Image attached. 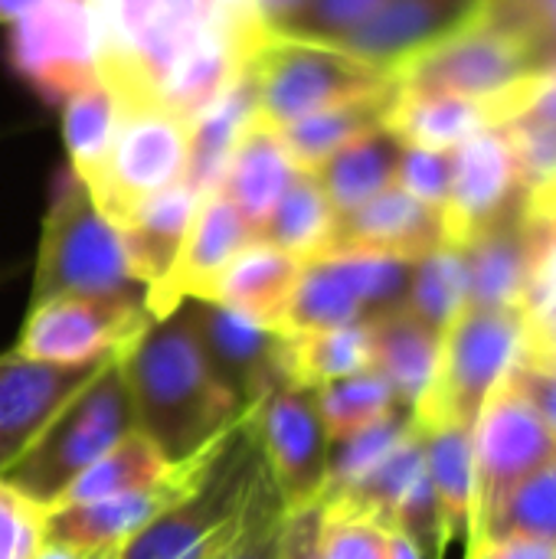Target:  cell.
Wrapping results in <instances>:
<instances>
[{"label":"cell","instance_id":"obj_31","mask_svg":"<svg viewBox=\"0 0 556 559\" xmlns=\"http://www.w3.org/2000/svg\"><path fill=\"white\" fill-rule=\"evenodd\" d=\"M282 364L285 383L321 390L334 380L374 370V344L367 321L282 334Z\"/></svg>","mask_w":556,"mask_h":559},{"label":"cell","instance_id":"obj_38","mask_svg":"<svg viewBox=\"0 0 556 559\" xmlns=\"http://www.w3.org/2000/svg\"><path fill=\"white\" fill-rule=\"evenodd\" d=\"M315 400H318V416H321V426H324L331 445L387 419L390 413L403 409L397 403L393 386L377 370H364V373L334 380V383L315 390Z\"/></svg>","mask_w":556,"mask_h":559},{"label":"cell","instance_id":"obj_13","mask_svg":"<svg viewBox=\"0 0 556 559\" xmlns=\"http://www.w3.org/2000/svg\"><path fill=\"white\" fill-rule=\"evenodd\" d=\"M475 455V511L472 524L482 521L518 481L556 459V439L531 396L508 380L488 396L472 426ZM469 524V527H472Z\"/></svg>","mask_w":556,"mask_h":559},{"label":"cell","instance_id":"obj_17","mask_svg":"<svg viewBox=\"0 0 556 559\" xmlns=\"http://www.w3.org/2000/svg\"><path fill=\"white\" fill-rule=\"evenodd\" d=\"M213 449L203 452L197 462L177 468L170 478L151 485V488L128 491V495L105 498V501H92V504L43 511V540L72 547V550H82L92 557L108 554V550H121L141 527H147L164 508H170L180 495H187L193 488V481L206 468Z\"/></svg>","mask_w":556,"mask_h":559},{"label":"cell","instance_id":"obj_35","mask_svg":"<svg viewBox=\"0 0 556 559\" xmlns=\"http://www.w3.org/2000/svg\"><path fill=\"white\" fill-rule=\"evenodd\" d=\"M495 540H534L556 547V459L518 481L482 521L469 527V547Z\"/></svg>","mask_w":556,"mask_h":559},{"label":"cell","instance_id":"obj_1","mask_svg":"<svg viewBox=\"0 0 556 559\" xmlns=\"http://www.w3.org/2000/svg\"><path fill=\"white\" fill-rule=\"evenodd\" d=\"M138 429L184 468L210 452L239 419L236 396L206 360L190 305L151 321L121 354Z\"/></svg>","mask_w":556,"mask_h":559},{"label":"cell","instance_id":"obj_2","mask_svg":"<svg viewBox=\"0 0 556 559\" xmlns=\"http://www.w3.org/2000/svg\"><path fill=\"white\" fill-rule=\"evenodd\" d=\"M88 10L95 69L121 108L157 105L167 79L203 39L220 29L236 33L197 0H88ZM236 36L262 49V43Z\"/></svg>","mask_w":556,"mask_h":559},{"label":"cell","instance_id":"obj_5","mask_svg":"<svg viewBox=\"0 0 556 559\" xmlns=\"http://www.w3.org/2000/svg\"><path fill=\"white\" fill-rule=\"evenodd\" d=\"M49 298H144L128 269L118 226L98 213L69 167L52 180L29 305Z\"/></svg>","mask_w":556,"mask_h":559},{"label":"cell","instance_id":"obj_20","mask_svg":"<svg viewBox=\"0 0 556 559\" xmlns=\"http://www.w3.org/2000/svg\"><path fill=\"white\" fill-rule=\"evenodd\" d=\"M105 360L72 367L33 360L20 350L0 354V468L36 439V432L95 377Z\"/></svg>","mask_w":556,"mask_h":559},{"label":"cell","instance_id":"obj_46","mask_svg":"<svg viewBox=\"0 0 556 559\" xmlns=\"http://www.w3.org/2000/svg\"><path fill=\"white\" fill-rule=\"evenodd\" d=\"M43 544V511L0 481V559H33Z\"/></svg>","mask_w":556,"mask_h":559},{"label":"cell","instance_id":"obj_33","mask_svg":"<svg viewBox=\"0 0 556 559\" xmlns=\"http://www.w3.org/2000/svg\"><path fill=\"white\" fill-rule=\"evenodd\" d=\"M177 468L161 455V449L141 432H128L115 449H108L98 462H92L59 498L52 508H75V504H92L105 498H118L128 491L151 488L164 478H170ZM46 508V511H52Z\"/></svg>","mask_w":556,"mask_h":559},{"label":"cell","instance_id":"obj_11","mask_svg":"<svg viewBox=\"0 0 556 559\" xmlns=\"http://www.w3.org/2000/svg\"><path fill=\"white\" fill-rule=\"evenodd\" d=\"M390 79L397 92L410 95H456L498 105L528 79V66L518 39L478 16L462 33L397 66Z\"/></svg>","mask_w":556,"mask_h":559},{"label":"cell","instance_id":"obj_8","mask_svg":"<svg viewBox=\"0 0 556 559\" xmlns=\"http://www.w3.org/2000/svg\"><path fill=\"white\" fill-rule=\"evenodd\" d=\"M187 141L190 128L161 105L121 108L111 151L95 180L85 187L98 213L121 226L151 197L180 183Z\"/></svg>","mask_w":556,"mask_h":559},{"label":"cell","instance_id":"obj_9","mask_svg":"<svg viewBox=\"0 0 556 559\" xmlns=\"http://www.w3.org/2000/svg\"><path fill=\"white\" fill-rule=\"evenodd\" d=\"M413 262L393 255L341 252L305 262L279 334L360 324L403 308Z\"/></svg>","mask_w":556,"mask_h":559},{"label":"cell","instance_id":"obj_53","mask_svg":"<svg viewBox=\"0 0 556 559\" xmlns=\"http://www.w3.org/2000/svg\"><path fill=\"white\" fill-rule=\"evenodd\" d=\"M33 559H92V554H82V550H72V547H62V544H49L43 540L39 550L33 554Z\"/></svg>","mask_w":556,"mask_h":559},{"label":"cell","instance_id":"obj_45","mask_svg":"<svg viewBox=\"0 0 556 559\" xmlns=\"http://www.w3.org/2000/svg\"><path fill=\"white\" fill-rule=\"evenodd\" d=\"M505 128H556V72L531 75L498 102Z\"/></svg>","mask_w":556,"mask_h":559},{"label":"cell","instance_id":"obj_52","mask_svg":"<svg viewBox=\"0 0 556 559\" xmlns=\"http://www.w3.org/2000/svg\"><path fill=\"white\" fill-rule=\"evenodd\" d=\"M387 554L390 559H426L403 531H393V527H387Z\"/></svg>","mask_w":556,"mask_h":559},{"label":"cell","instance_id":"obj_43","mask_svg":"<svg viewBox=\"0 0 556 559\" xmlns=\"http://www.w3.org/2000/svg\"><path fill=\"white\" fill-rule=\"evenodd\" d=\"M488 23L511 33L524 52L528 79L556 72V0H531L518 13L485 16Z\"/></svg>","mask_w":556,"mask_h":559},{"label":"cell","instance_id":"obj_29","mask_svg":"<svg viewBox=\"0 0 556 559\" xmlns=\"http://www.w3.org/2000/svg\"><path fill=\"white\" fill-rule=\"evenodd\" d=\"M393 85L377 92V95H364V98H351L331 108H321L315 115H305L292 124L279 128V138L292 157V164L298 170H318L328 157H334L341 147H347L351 141L377 131L387 124V111L393 105Z\"/></svg>","mask_w":556,"mask_h":559},{"label":"cell","instance_id":"obj_55","mask_svg":"<svg viewBox=\"0 0 556 559\" xmlns=\"http://www.w3.org/2000/svg\"><path fill=\"white\" fill-rule=\"evenodd\" d=\"M531 0H485V10L482 16H508V13H518L521 7H528Z\"/></svg>","mask_w":556,"mask_h":559},{"label":"cell","instance_id":"obj_47","mask_svg":"<svg viewBox=\"0 0 556 559\" xmlns=\"http://www.w3.org/2000/svg\"><path fill=\"white\" fill-rule=\"evenodd\" d=\"M511 377L531 396V403L537 406V413L544 416L547 429L556 439V364H541V360L521 357L518 367L511 370Z\"/></svg>","mask_w":556,"mask_h":559},{"label":"cell","instance_id":"obj_27","mask_svg":"<svg viewBox=\"0 0 556 559\" xmlns=\"http://www.w3.org/2000/svg\"><path fill=\"white\" fill-rule=\"evenodd\" d=\"M256 118V85L252 72L246 69L193 124L187 141V164H184V183L197 197L220 193L229 154L246 131V124Z\"/></svg>","mask_w":556,"mask_h":559},{"label":"cell","instance_id":"obj_48","mask_svg":"<svg viewBox=\"0 0 556 559\" xmlns=\"http://www.w3.org/2000/svg\"><path fill=\"white\" fill-rule=\"evenodd\" d=\"M318 531H321V504L288 511L285 557L282 559H321V554H318Z\"/></svg>","mask_w":556,"mask_h":559},{"label":"cell","instance_id":"obj_24","mask_svg":"<svg viewBox=\"0 0 556 559\" xmlns=\"http://www.w3.org/2000/svg\"><path fill=\"white\" fill-rule=\"evenodd\" d=\"M295 174H298V167L292 164L282 138H279V128L262 121L256 111V118L246 124V131L239 134V141L229 154L220 193L239 210V216L249 223L252 236H259V229L279 206V200L288 190V183L295 180Z\"/></svg>","mask_w":556,"mask_h":559},{"label":"cell","instance_id":"obj_37","mask_svg":"<svg viewBox=\"0 0 556 559\" xmlns=\"http://www.w3.org/2000/svg\"><path fill=\"white\" fill-rule=\"evenodd\" d=\"M403 308L436 331H446L469 308V265L462 246L446 242L413 262Z\"/></svg>","mask_w":556,"mask_h":559},{"label":"cell","instance_id":"obj_16","mask_svg":"<svg viewBox=\"0 0 556 559\" xmlns=\"http://www.w3.org/2000/svg\"><path fill=\"white\" fill-rule=\"evenodd\" d=\"M210 367L242 416L285 383L282 334L216 301H187Z\"/></svg>","mask_w":556,"mask_h":559},{"label":"cell","instance_id":"obj_21","mask_svg":"<svg viewBox=\"0 0 556 559\" xmlns=\"http://www.w3.org/2000/svg\"><path fill=\"white\" fill-rule=\"evenodd\" d=\"M547 223L528 216V203L472 236L462 252L469 265V305L524 308L547 239Z\"/></svg>","mask_w":556,"mask_h":559},{"label":"cell","instance_id":"obj_40","mask_svg":"<svg viewBox=\"0 0 556 559\" xmlns=\"http://www.w3.org/2000/svg\"><path fill=\"white\" fill-rule=\"evenodd\" d=\"M285 524H288V508L282 504L262 462V475L256 478V488L242 514V527L226 559H282L285 557Z\"/></svg>","mask_w":556,"mask_h":559},{"label":"cell","instance_id":"obj_41","mask_svg":"<svg viewBox=\"0 0 556 559\" xmlns=\"http://www.w3.org/2000/svg\"><path fill=\"white\" fill-rule=\"evenodd\" d=\"M318 554L321 559H390L387 527L367 514L338 504H321Z\"/></svg>","mask_w":556,"mask_h":559},{"label":"cell","instance_id":"obj_50","mask_svg":"<svg viewBox=\"0 0 556 559\" xmlns=\"http://www.w3.org/2000/svg\"><path fill=\"white\" fill-rule=\"evenodd\" d=\"M469 559H556V547L534 540H495L469 547Z\"/></svg>","mask_w":556,"mask_h":559},{"label":"cell","instance_id":"obj_25","mask_svg":"<svg viewBox=\"0 0 556 559\" xmlns=\"http://www.w3.org/2000/svg\"><path fill=\"white\" fill-rule=\"evenodd\" d=\"M301 272H305L301 259L256 239L229 262V269L220 275L206 301L226 305L272 331H282Z\"/></svg>","mask_w":556,"mask_h":559},{"label":"cell","instance_id":"obj_39","mask_svg":"<svg viewBox=\"0 0 556 559\" xmlns=\"http://www.w3.org/2000/svg\"><path fill=\"white\" fill-rule=\"evenodd\" d=\"M413 429H416L413 413L397 409L387 419H380V423H374V426H367V429H360V432H354V436H347L341 442H334L331 452H328V485H324L321 501L331 498V495H341V491L354 488L360 478H367Z\"/></svg>","mask_w":556,"mask_h":559},{"label":"cell","instance_id":"obj_10","mask_svg":"<svg viewBox=\"0 0 556 559\" xmlns=\"http://www.w3.org/2000/svg\"><path fill=\"white\" fill-rule=\"evenodd\" d=\"M7 69L49 108L98 82L88 0H43L10 23Z\"/></svg>","mask_w":556,"mask_h":559},{"label":"cell","instance_id":"obj_14","mask_svg":"<svg viewBox=\"0 0 556 559\" xmlns=\"http://www.w3.org/2000/svg\"><path fill=\"white\" fill-rule=\"evenodd\" d=\"M151 321L144 298H49L29 305L13 350L49 364H98L125 354Z\"/></svg>","mask_w":556,"mask_h":559},{"label":"cell","instance_id":"obj_6","mask_svg":"<svg viewBox=\"0 0 556 559\" xmlns=\"http://www.w3.org/2000/svg\"><path fill=\"white\" fill-rule=\"evenodd\" d=\"M528 311L524 308H478L469 305L446 331L439 370L413 409L419 429L429 426H475L488 396L508 380L524 357Z\"/></svg>","mask_w":556,"mask_h":559},{"label":"cell","instance_id":"obj_49","mask_svg":"<svg viewBox=\"0 0 556 559\" xmlns=\"http://www.w3.org/2000/svg\"><path fill=\"white\" fill-rule=\"evenodd\" d=\"M206 13L220 16L223 23H229L236 33L249 36L252 43H265L269 39V29L256 10V0H197Z\"/></svg>","mask_w":556,"mask_h":559},{"label":"cell","instance_id":"obj_26","mask_svg":"<svg viewBox=\"0 0 556 559\" xmlns=\"http://www.w3.org/2000/svg\"><path fill=\"white\" fill-rule=\"evenodd\" d=\"M367 328L374 344V370L393 386L397 403L413 413L436 380L442 331L423 324L406 308L377 314L367 321Z\"/></svg>","mask_w":556,"mask_h":559},{"label":"cell","instance_id":"obj_30","mask_svg":"<svg viewBox=\"0 0 556 559\" xmlns=\"http://www.w3.org/2000/svg\"><path fill=\"white\" fill-rule=\"evenodd\" d=\"M403 141L383 124L347 147H341L334 157H328L315 174L324 197L331 200L334 213H351L374 200L377 193L397 187V167H400Z\"/></svg>","mask_w":556,"mask_h":559},{"label":"cell","instance_id":"obj_3","mask_svg":"<svg viewBox=\"0 0 556 559\" xmlns=\"http://www.w3.org/2000/svg\"><path fill=\"white\" fill-rule=\"evenodd\" d=\"M134 429L138 419L128 377L121 354H115L36 432V439L10 465L0 468V481L46 511L92 462H98Z\"/></svg>","mask_w":556,"mask_h":559},{"label":"cell","instance_id":"obj_42","mask_svg":"<svg viewBox=\"0 0 556 559\" xmlns=\"http://www.w3.org/2000/svg\"><path fill=\"white\" fill-rule=\"evenodd\" d=\"M383 0H308L279 33L288 39H308V43H341L347 33H354L360 23H367Z\"/></svg>","mask_w":556,"mask_h":559},{"label":"cell","instance_id":"obj_22","mask_svg":"<svg viewBox=\"0 0 556 559\" xmlns=\"http://www.w3.org/2000/svg\"><path fill=\"white\" fill-rule=\"evenodd\" d=\"M439 246H446L442 213L419 203L406 190L390 187L374 200H367L364 206L338 216L324 255L367 252V255H393V259L416 262Z\"/></svg>","mask_w":556,"mask_h":559},{"label":"cell","instance_id":"obj_54","mask_svg":"<svg viewBox=\"0 0 556 559\" xmlns=\"http://www.w3.org/2000/svg\"><path fill=\"white\" fill-rule=\"evenodd\" d=\"M36 3H43V0H0V23H16L20 16H26Z\"/></svg>","mask_w":556,"mask_h":559},{"label":"cell","instance_id":"obj_51","mask_svg":"<svg viewBox=\"0 0 556 559\" xmlns=\"http://www.w3.org/2000/svg\"><path fill=\"white\" fill-rule=\"evenodd\" d=\"M308 0H256V10L269 33H279Z\"/></svg>","mask_w":556,"mask_h":559},{"label":"cell","instance_id":"obj_44","mask_svg":"<svg viewBox=\"0 0 556 559\" xmlns=\"http://www.w3.org/2000/svg\"><path fill=\"white\" fill-rule=\"evenodd\" d=\"M397 187L442 213L446 200H449V187H452V151L403 144L400 167H397Z\"/></svg>","mask_w":556,"mask_h":559},{"label":"cell","instance_id":"obj_32","mask_svg":"<svg viewBox=\"0 0 556 559\" xmlns=\"http://www.w3.org/2000/svg\"><path fill=\"white\" fill-rule=\"evenodd\" d=\"M423 432L426 475L436 495L442 547L459 534H469L475 511V455H472V429L469 426H429Z\"/></svg>","mask_w":556,"mask_h":559},{"label":"cell","instance_id":"obj_28","mask_svg":"<svg viewBox=\"0 0 556 559\" xmlns=\"http://www.w3.org/2000/svg\"><path fill=\"white\" fill-rule=\"evenodd\" d=\"M498 124L495 102H472L456 95H410L393 92L387 128L410 147L456 151L472 134Z\"/></svg>","mask_w":556,"mask_h":559},{"label":"cell","instance_id":"obj_56","mask_svg":"<svg viewBox=\"0 0 556 559\" xmlns=\"http://www.w3.org/2000/svg\"><path fill=\"white\" fill-rule=\"evenodd\" d=\"M92 559H118V550H108V554H95Z\"/></svg>","mask_w":556,"mask_h":559},{"label":"cell","instance_id":"obj_57","mask_svg":"<svg viewBox=\"0 0 556 559\" xmlns=\"http://www.w3.org/2000/svg\"><path fill=\"white\" fill-rule=\"evenodd\" d=\"M220 559H226V557H220Z\"/></svg>","mask_w":556,"mask_h":559},{"label":"cell","instance_id":"obj_18","mask_svg":"<svg viewBox=\"0 0 556 559\" xmlns=\"http://www.w3.org/2000/svg\"><path fill=\"white\" fill-rule=\"evenodd\" d=\"M249 242H256V236L239 210L223 193H210L197 210V219L170 275L164 278V285L144 295L147 314L161 321L174 314L184 301H206L220 275Z\"/></svg>","mask_w":556,"mask_h":559},{"label":"cell","instance_id":"obj_12","mask_svg":"<svg viewBox=\"0 0 556 559\" xmlns=\"http://www.w3.org/2000/svg\"><path fill=\"white\" fill-rule=\"evenodd\" d=\"M246 416L282 504L288 511L321 504L331 442L318 416L315 390L282 383Z\"/></svg>","mask_w":556,"mask_h":559},{"label":"cell","instance_id":"obj_19","mask_svg":"<svg viewBox=\"0 0 556 559\" xmlns=\"http://www.w3.org/2000/svg\"><path fill=\"white\" fill-rule=\"evenodd\" d=\"M485 10V0H383V7L347 33L338 49L393 72L416 52L462 33Z\"/></svg>","mask_w":556,"mask_h":559},{"label":"cell","instance_id":"obj_7","mask_svg":"<svg viewBox=\"0 0 556 559\" xmlns=\"http://www.w3.org/2000/svg\"><path fill=\"white\" fill-rule=\"evenodd\" d=\"M249 72L256 85V111L272 128L393 85L390 72L338 46L272 33L252 56Z\"/></svg>","mask_w":556,"mask_h":559},{"label":"cell","instance_id":"obj_4","mask_svg":"<svg viewBox=\"0 0 556 559\" xmlns=\"http://www.w3.org/2000/svg\"><path fill=\"white\" fill-rule=\"evenodd\" d=\"M262 452L249 416H242L213 449L206 468L187 495L141 527L118 559H220L229 554L256 478Z\"/></svg>","mask_w":556,"mask_h":559},{"label":"cell","instance_id":"obj_23","mask_svg":"<svg viewBox=\"0 0 556 559\" xmlns=\"http://www.w3.org/2000/svg\"><path fill=\"white\" fill-rule=\"evenodd\" d=\"M203 197H197L184 180L167 187L164 193L151 197L144 206H138L121 226V246L128 255V269L134 275V282L147 292H154L157 285H164V278L170 275L184 239L197 219Z\"/></svg>","mask_w":556,"mask_h":559},{"label":"cell","instance_id":"obj_34","mask_svg":"<svg viewBox=\"0 0 556 559\" xmlns=\"http://www.w3.org/2000/svg\"><path fill=\"white\" fill-rule=\"evenodd\" d=\"M334 223H338V213L331 200L324 197L321 183L315 180V174L298 170L256 239L301 262H315L328 252Z\"/></svg>","mask_w":556,"mask_h":559},{"label":"cell","instance_id":"obj_36","mask_svg":"<svg viewBox=\"0 0 556 559\" xmlns=\"http://www.w3.org/2000/svg\"><path fill=\"white\" fill-rule=\"evenodd\" d=\"M118 115V98L108 92V85H102V79L62 102V141L69 151V170L85 187L95 180L111 151Z\"/></svg>","mask_w":556,"mask_h":559},{"label":"cell","instance_id":"obj_15","mask_svg":"<svg viewBox=\"0 0 556 559\" xmlns=\"http://www.w3.org/2000/svg\"><path fill=\"white\" fill-rule=\"evenodd\" d=\"M521 203H528V193L521 190L514 151L501 124L472 134L452 151V187L442 210L449 246H465Z\"/></svg>","mask_w":556,"mask_h":559}]
</instances>
